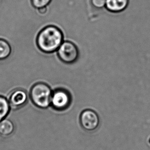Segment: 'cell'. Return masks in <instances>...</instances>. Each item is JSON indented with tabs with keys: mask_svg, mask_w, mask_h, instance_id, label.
<instances>
[{
	"mask_svg": "<svg viewBox=\"0 0 150 150\" xmlns=\"http://www.w3.org/2000/svg\"><path fill=\"white\" fill-rule=\"evenodd\" d=\"M63 34L54 25H49L42 29L37 35V46L41 51L51 53L57 51L63 42Z\"/></svg>",
	"mask_w": 150,
	"mask_h": 150,
	"instance_id": "cell-1",
	"label": "cell"
},
{
	"mask_svg": "<svg viewBox=\"0 0 150 150\" xmlns=\"http://www.w3.org/2000/svg\"><path fill=\"white\" fill-rule=\"evenodd\" d=\"M53 91L46 83H38L31 88L30 98L36 107L40 109H46L51 105Z\"/></svg>",
	"mask_w": 150,
	"mask_h": 150,
	"instance_id": "cell-2",
	"label": "cell"
},
{
	"mask_svg": "<svg viewBox=\"0 0 150 150\" xmlns=\"http://www.w3.org/2000/svg\"><path fill=\"white\" fill-rule=\"evenodd\" d=\"M71 103V96L67 90L57 88L52 93L51 105L58 111H63L69 107Z\"/></svg>",
	"mask_w": 150,
	"mask_h": 150,
	"instance_id": "cell-3",
	"label": "cell"
},
{
	"mask_svg": "<svg viewBox=\"0 0 150 150\" xmlns=\"http://www.w3.org/2000/svg\"><path fill=\"white\" fill-rule=\"evenodd\" d=\"M57 51L59 59L67 64L75 63L79 57L78 48L73 43L69 41L63 42Z\"/></svg>",
	"mask_w": 150,
	"mask_h": 150,
	"instance_id": "cell-4",
	"label": "cell"
},
{
	"mask_svg": "<svg viewBox=\"0 0 150 150\" xmlns=\"http://www.w3.org/2000/svg\"><path fill=\"white\" fill-rule=\"evenodd\" d=\"M80 122L82 127L88 131L95 130L99 125V116L95 112L90 109L85 110L81 113Z\"/></svg>",
	"mask_w": 150,
	"mask_h": 150,
	"instance_id": "cell-5",
	"label": "cell"
},
{
	"mask_svg": "<svg viewBox=\"0 0 150 150\" xmlns=\"http://www.w3.org/2000/svg\"><path fill=\"white\" fill-rule=\"evenodd\" d=\"M7 100L10 108L13 110H18L26 104L28 96L25 90L18 88L10 92Z\"/></svg>",
	"mask_w": 150,
	"mask_h": 150,
	"instance_id": "cell-6",
	"label": "cell"
},
{
	"mask_svg": "<svg viewBox=\"0 0 150 150\" xmlns=\"http://www.w3.org/2000/svg\"><path fill=\"white\" fill-rule=\"evenodd\" d=\"M130 0H106V9L112 13H119L126 9Z\"/></svg>",
	"mask_w": 150,
	"mask_h": 150,
	"instance_id": "cell-7",
	"label": "cell"
},
{
	"mask_svg": "<svg viewBox=\"0 0 150 150\" xmlns=\"http://www.w3.org/2000/svg\"><path fill=\"white\" fill-rule=\"evenodd\" d=\"M14 131V125L11 120L5 118L0 121V136L7 137L12 134Z\"/></svg>",
	"mask_w": 150,
	"mask_h": 150,
	"instance_id": "cell-8",
	"label": "cell"
},
{
	"mask_svg": "<svg viewBox=\"0 0 150 150\" xmlns=\"http://www.w3.org/2000/svg\"><path fill=\"white\" fill-rule=\"evenodd\" d=\"M10 107L8 100L0 96V121L5 119L10 111Z\"/></svg>",
	"mask_w": 150,
	"mask_h": 150,
	"instance_id": "cell-9",
	"label": "cell"
},
{
	"mask_svg": "<svg viewBox=\"0 0 150 150\" xmlns=\"http://www.w3.org/2000/svg\"><path fill=\"white\" fill-rule=\"evenodd\" d=\"M11 52L9 44L4 39H0V60H4L8 57Z\"/></svg>",
	"mask_w": 150,
	"mask_h": 150,
	"instance_id": "cell-10",
	"label": "cell"
},
{
	"mask_svg": "<svg viewBox=\"0 0 150 150\" xmlns=\"http://www.w3.org/2000/svg\"><path fill=\"white\" fill-rule=\"evenodd\" d=\"M31 3L34 7L39 8L46 7L50 4L51 0H31Z\"/></svg>",
	"mask_w": 150,
	"mask_h": 150,
	"instance_id": "cell-11",
	"label": "cell"
},
{
	"mask_svg": "<svg viewBox=\"0 0 150 150\" xmlns=\"http://www.w3.org/2000/svg\"><path fill=\"white\" fill-rule=\"evenodd\" d=\"M90 2L91 5L98 9H101L106 7V0H90Z\"/></svg>",
	"mask_w": 150,
	"mask_h": 150,
	"instance_id": "cell-12",
	"label": "cell"
},
{
	"mask_svg": "<svg viewBox=\"0 0 150 150\" xmlns=\"http://www.w3.org/2000/svg\"><path fill=\"white\" fill-rule=\"evenodd\" d=\"M38 11L40 14H44L47 11V8L46 7H43L38 9Z\"/></svg>",
	"mask_w": 150,
	"mask_h": 150,
	"instance_id": "cell-13",
	"label": "cell"
}]
</instances>
